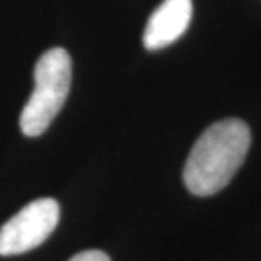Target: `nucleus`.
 <instances>
[{
    "label": "nucleus",
    "mask_w": 261,
    "mask_h": 261,
    "mask_svg": "<svg viewBox=\"0 0 261 261\" xmlns=\"http://www.w3.org/2000/svg\"><path fill=\"white\" fill-rule=\"evenodd\" d=\"M251 130L241 119L215 122L197 138L183 170V181L195 196H212L232 180L248 154Z\"/></svg>",
    "instance_id": "nucleus-1"
},
{
    "label": "nucleus",
    "mask_w": 261,
    "mask_h": 261,
    "mask_svg": "<svg viewBox=\"0 0 261 261\" xmlns=\"http://www.w3.org/2000/svg\"><path fill=\"white\" fill-rule=\"evenodd\" d=\"M34 90L23 106L19 125L27 137H39L61 111L71 86V58L64 48L45 51L35 64Z\"/></svg>",
    "instance_id": "nucleus-2"
},
{
    "label": "nucleus",
    "mask_w": 261,
    "mask_h": 261,
    "mask_svg": "<svg viewBox=\"0 0 261 261\" xmlns=\"http://www.w3.org/2000/svg\"><path fill=\"white\" fill-rule=\"evenodd\" d=\"M58 221L60 205L56 199L31 202L0 226V255H19L37 248L54 232Z\"/></svg>",
    "instance_id": "nucleus-3"
},
{
    "label": "nucleus",
    "mask_w": 261,
    "mask_h": 261,
    "mask_svg": "<svg viewBox=\"0 0 261 261\" xmlns=\"http://www.w3.org/2000/svg\"><path fill=\"white\" fill-rule=\"evenodd\" d=\"M192 15V0H163L145 25L142 35L145 49L159 51L176 42L189 28Z\"/></svg>",
    "instance_id": "nucleus-4"
},
{
    "label": "nucleus",
    "mask_w": 261,
    "mask_h": 261,
    "mask_svg": "<svg viewBox=\"0 0 261 261\" xmlns=\"http://www.w3.org/2000/svg\"><path fill=\"white\" fill-rule=\"evenodd\" d=\"M68 261H111V258L100 250H87L75 254Z\"/></svg>",
    "instance_id": "nucleus-5"
}]
</instances>
